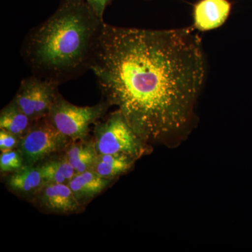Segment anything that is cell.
<instances>
[{"label":"cell","mask_w":252,"mask_h":252,"mask_svg":"<svg viewBox=\"0 0 252 252\" xmlns=\"http://www.w3.org/2000/svg\"><path fill=\"white\" fill-rule=\"evenodd\" d=\"M136 159L122 154H99L93 171L104 178L115 180L130 170Z\"/></svg>","instance_id":"cell-12"},{"label":"cell","mask_w":252,"mask_h":252,"mask_svg":"<svg viewBox=\"0 0 252 252\" xmlns=\"http://www.w3.org/2000/svg\"><path fill=\"white\" fill-rule=\"evenodd\" d=\"M73 141L61 133L46 117L35 121L21 139L18 150L22 155L24 165H37L52 154L67 148Z\"/></svg>","instance_id":"cell-5"},{"label":"cell","mask_w":252,"mask_h":252,"mask_svg":"<svg viewBox=\"0 0 252 252\" xmlns=\"http://www.w3.org/2000/svg\"><path fill=\"white\" fill-rule=\"evenodd\" d=\"M231 8L228 0H200L194 5L193 28L206 32L220 27L228 19Z\"/></svg>","instance_id":"cell-8"},{"label":"cell","mask_w":252,"mask_h":252,"mask_svg":"<svg viewBox=\"0 0 252 252\" xmlns=\"http://www.w3.org/2000/svg\"><path fill=\"white\" fill-rule=\"evenodd\" d=\"M7 185L14 193L35 196L46 184L38 165H23L10 175Z\"/></svg>","instance_id":"cell-10"},{"label":"cell","mask_w":252,"mask_h":252,"mask_svg":"<svg viewBox=\"0 0 252 252\" xmlns=\"http://www.w3.org/2000/svg\"><path fill=\"white\" fill-rule=\"evenodd\" d=\"M35 200L38 206L49 213L69 215L82 207L65 184H46L36 194Z\"/></svg>","instance_id":"cell-7"},{"label":"cell","mask_w":252,"mask_h":252,"mask_svg":"<svg viewBox=\"0 0 252 252\" xmlns=\"http://www.w3.org/2000/svg\"><path fill=\"white\" fill-rule=\"evenodd\" d=\"M24 165L22 155L17 149L1 152L0 155V170L1 172L17 171Z\"/></svg>","instance_id":"cell-15"},{"label":"cell","mask_w":252,"mask_h":252,"mask_svg":"<svg viewBox=\"0 0 252 252\" xmlns=\"http://www.w3.org/2000/svg\"><path fill=\"white\" fill-rule=\"evenodd\" d=\"M104 23L86 0H60L26 34L21 56L32 74L61 86L91 70Z\"/></svg>","instance_id":"cell-2"},{"label":"cell","mask_w":252,"mask_h":252,"mask_svg":"<svg viewBox=\"0 0 252 252\" xmlns=\"http://www.w3.org/2000/svg\"><path fill=\"white\" fill-rule=\"evenodd\" d=\"M59 86L32 74L23 79L13 99L18 108L33 122L49 116L59 94Z\"/></svg>","instance_id":"cell-6"},{"label":"cell","mask_w":252,"mask_h":252,"mask_svg":"<svg viewBox=\"0 0 252 252\" xmlns=\"http://www.w3.org/2000/svg\"><path fill=\"white\" fill-rule=\"evenodd\" d=\"M94 141L73 142L66 149L65 157L77 174L92 170L98 157Z\"/></svg>","instance_id":"cell-11"},{"label":"cell","mask_w":252,"mask_h":252,"mask_svg":"<svg viewBox=\"0 0 252 252\" xmlns=\"http://www.w3.org/2000/svg\"><path fill=\"white\" fill-rule=\"evenodd\" d=\"M21 138L2 129H0V150L1 152H8L17 149Z\"/></svg>","instance_id":"cell-16"},{"label":"cell","mask_w":252,"mask_h":252,"mask_svg":"<svg viewBox=\"0 0 252 252\" xmlns=\"http://www.w3.org/2000/svg\"><path fill=\"white\" fill-rule=\"evenodd\" d=\"M114 181L104 178L93 170L77 174L68 184L81 205L98 195Z\"/></svg>","instance_id":"cell-9"},{"label":"cell","mask_w":252,"mask_h":252,"mask_svg":"<svg viewBox=\"0 0 252 252\" xmlns=\"http://www.w3.org/2000/svg\"><path fill=\"white\" fill-rule=\"evenodd\" d=\"M193 28H124L104 23L91 70L101 93L147 144L167 143L193 119L206 76Z\"/></svg>","instance_id":"cell-1"},{"label":"cell","mask_w":252,"mask_h":252,"mask_svg":"<svg viewBox=\"0 0 252 252\" xmlns=\"http://www.w3.org/2000/svg\"><path fill=\"white\" fill-rule=\"evenodd\" d=\"M99 17L104 19V14L107 6H109L114 0H86Z\"/></svg>","instance_id":"cell-17"},{"label":"cell","mask_w":252,"mask_h":252,"mask_svg":"<svg viewBox=\"0 0 252 252\" xmlns=\"http://www.w3.org/2000/svg\"><path fill=\"white\" fill-rule=\"evenodd\" d=\"M33 123L13 101L0 112V129L8 131L21 139L28 133Z\"/></svg>","instance_id":"cell-13"},{"label":"cell","mask_w":252,"mask_h":252,"mask_svg":"<svg viewBox=\"0 0 252 252\" xmlns=\"http://www.w3.org/2000/svg\"><path fill=\"white\" fill-rule=\"evenodd\" d=\"M45 184L68 185L77 175L65 156L59 158L46 160L38 165Z\"/></svg>","instance_id":"cell-14"},{"label":"cell","mask_w":252,"mask_h":252,"mask_svg":"<svg viewBox=\"0 0 252 252\" xmlns=\"http://www.w3.org/2000/svg\"><path fill=\"white\" fill-rule=\"evenodd\" d=\"M94 143L98 154H122L136 160L148 153L149 145L136 133L119 109L94 124Z\"/></svg>","instance_id":"cell-3"},{"label":"cell","mask_w":252,"mask_h":252,"mask_svg":"<svg viewBox=\"0 0 252 252\" xmlns=\"http://www.w3.org/2000/svg\"><path fill=\"white\" fill-rule=\"evenodd\" d=\"M110 107L104 99L94 106L75 105L66 100L59 93L48 118L58 130L73 142L86 140L90 126L103 119Z\"/></svg>","instance_id":"cell-4"}]
</instances>
